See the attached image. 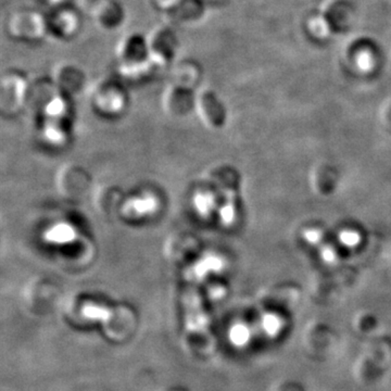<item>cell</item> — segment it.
I'll return each instance as SVG.
<instances>
[{"instance_id":"6da1fadb","label":"cell","mask_w":391,"mask_h":391,"mask_svg":"<svg viewBox=\"0 0 391 391\" xmlns=\"http://www.w3.org/2000/svg\"><path fill=\"white\" fill-rule=\"evenodd\" d=\"M117 59L120 73L131 79L149 77L155 70H161L150 57L147 35L130 33L117 44Z\"/></svg>"},{"instance_id":"7a4b0ae2","label":"cell","mask_w":391,"mask_h":391,"mask_svg":"<svg viewBox=\"0 0 391 391\" xmlns=\"http://www.w3.org/2000/svg\"><path fill=\"white\" fill-rule=\"evenodd\" d=\"M7 30L18 41H41L48 36L47 17L31 9L18 10L9 17Z\"/></svg>"},{"instance_id":"3957f363","label":"cell","mask_w":391,"mask_h":391,"mask_svg":"<svg viewBox=\"0 0 391 391\" xmlns=\"http://www.w3.org/2000/svg\"><path fill=\"white\" fill-rule=\"evenodd\" d=\"M150 57L161 70L172 64L178 54L180 41L169 26H158L147 35Z\"/></svg>"},{"instance_id":"277c9868","label":"cell","mask_w":391,"mask_h":391,"mask_svg":"<svg viewBox=\"0 0 391 391\" xmlns=\"http://www.w3.org/2000/svg\"><path fill=\"white\" fill-rule=\"evenodd\" d=\"M47 24L48 35L58 41H70L79 32L81 18L75 9L61 5L47 17Z\"/></svg>"},{"instance_id":"5b68a950","label":"cell","mask_w":391,"mask_h":391,"mask_svg":"<svg viewBox=\"0 0 391 391\" xmlns=\"http://www.w3.org/2000/svg\"><path fill=\"white\" fill-rule=\"evenodd\" d=\"M95 23L104 31H115L124 21L122 6L115 0H84Z\"/></svg>"},{"instance_id":"8992f818","label":"cell","mask_w":391,"mask_h":391,"mask_svg":"<svg viewBox=\"0 0 391 391\" xmlns=\"http://www.w3.org/2000/svg\"><path fill=\"white\" fill-rule=\"evenodd\" d=\"M28 83L20 73L10 72L1 79V100L3 107L16 109L26 99Z\"/></svg>"},{"instance_id":"52a82bcc","label":"cell","mask_w":391,"mask_h":391,"mask_svg":"<svg viewBox=\"0 0 391 391\" xmlns=\"http://www.w3.org/2000/svg\"><path fill=\"white\" fill-rule=\"evenodd\" d=\"M123 89L115 82L104 81L95 90L94 102L97 107L107 112H117L125 104Z\"/></svg>"},{"instance_id":"ba28073f","label":"cell","mask_w":391,"mask_h":391,"mask_svg":"<svg viewBox=\"0 0 391 391\" xmlns=\"http://www.w3.org/2000/svg\"><path fill=\"white\" fill-rule=\"evenodd\" d=\"M200 77V66L191 60H182L174 66L172 85L191 89Z\"/></svg>"},{"instance_id":"9c48e42d","label":"cell","mask_w":391,"mask_h":391,"mask_svg":"<svg viewBox=\"0 0 391 391\" xmlns=\"http://www.w3.org/2000/svg\"><path fill=\"white\" fill-rule=\"evenodd\" d=\"M201 9L200 0H182L166 15L178 23H191L200 18Z\"/></svg>"},{"instance_id":"30bf717a","label":"cell","mask_w":391,"mask_h":391,"mask_svg":"<svg viewBox=\"0 0 391 391\" xmlns=\"http://www.w3.org/2000/svg\"><path fill=\"white\" fill-rule=\"evenodd\" d=\"M77 231L69 223H57L49 227L44 238L46 242L54 245H66L77 239Z\"/></svg>"},{"instance_id":"8fae6325","label":"cell","mask_w":391,"mask_h":391,"mask_svg":"<svg viewBox=\"0 0 391 391\" xmlns=\"http://www.w3.org/2000/svg\"><path fill=\"white\" fill-rule=\"evenodd\" d=\"M125 209L137 216H146L153 213L157 209V200L153 196L145 195L140 197H134L130 199L125 204Z\"/></svg>"},{"instance_id":"7c38bea8","label":"cell","mask_w":391,"mask_h":391,"mask_svg":"<svg viewBox=\"0 0 391 391\" xmlns=\"http://www.w3.org/2000/svg\"><path fill=\"white\" fill-rule=\"evenodd\" d=\"M222 262L219 258L210 257L204 258V259L196 263L195 267L191 269V276L195 277L197 280H200L202 277L206 276L208 273L212 271H219L221 269Z\"/></svg>"},{"instance_id":"4fadbf2b","label":"cell","mask_w":391,"mask_h":391,"mask_svg":"<svg viewBox=\"0 0 391 391\" xmlns=\"http://www.w3.org/2000/svg\"><path fill=\"white\" fill-rule=\"evenodd\" d=\"M66 112V102L61 96H55L46 104L45 115L49 121H58Z\"/></svg>"},{"instance_id":"5bb4252c","label":"cell","mask_w":391,"mask_h":391,"mask_svg":"<svg viewBox=\"0 0 391 391\" xmlns=\"http://www.w3.org/2000/svg\"><path fill=\"white\" fill-rule=\"evenodd\" d=\"M193 204L196 211L198 212L200 216H206L213 211L216 201L211 193H197L193 196Z\"/></svg>"},{"instance_id":"9a60e30c","label":"cell","mask_w":391,"mask_h":391,"mask_svg":"<svg viewBox=\"0 0 391 391\" xmlns=\"http://www.w3.org/2000/svg\"><path fill=\"white\" fill-rule=\"evenodd\" d=\"M250 333L249 328L247 327L245 324H236V325L233 326L229 330V341L233 345H236V347H244L247 343H249Z\"/></svg>"},{"instance_id":"2e32d148","label":"cell","mask_w":391,"mask_h":391,"mask_svg":"<svg viewBox=\"0 0 391 391\" xmlns=\"http://www.w3.org/2000/svg\"><path fill=\"white\" fill-rule=\"evenodd\" d=\"M83 314L89 320L108 321L111 316V311L108 307L89 303L83 307Z\"/></svg>"},{"instance_id":"e0dca14e","label":"cell","mask_w":391,"mask_h":391,"mask_svg":"<svg viewBox=\"0 0 391 391\" xmlns=\"http://www.w3.org/2000/svg\"><path fill=\"white\" fill-rule=\"evenodd\" d=\"M45 136L49 142H54V144H60L64 140V132L57 124V121H48L45 126Z\"/></svg>"},{"instance_id":"ac0fdd59","label":"cell","mask_w":391,"mask_h":391,"mask_svg":"<svg viewBox=\"0 0 391 391\" xmlns=\"http://www.w3.org/2000/svg\"><path fill=\"white\" fill-rule=\"evenodd\" d=\"M262 327H263L267 335L275 336L280 332V327H282V323H280V318H277L276 315L267 314L265 315L263 321H262Z\"/></svg>"},{"instance_id":"d6986e66","label":"cell","mask_w":391,"mask_h":391,"mask_svg":"<svg viewBox=\"0 0 391 391\" xmlns=\"http://www.w3.org/2000/svg\"><path fill=\"white\" fill-rule=\"evenodd\" d=\"M182 0H155V6L165 13L178 6Z\"/></svg>"}]
</instances>
